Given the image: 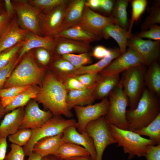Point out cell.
Returning <instances> with one entry per match:
<instances>
[{"label":"cell","instance_id":"obj_1","mask_svg":"<svg viewBox=\"0 0 160 160\" xmlns=\"http://www.w3.org/2000/svg\"><path fill=\"white\" fill-rule=\"evenodd\" d=\"M68 92L63 83L50 71L44 76L35 99L53 116L63 115L70 119L73 114L66 103Z\"/></svg>","mask_w":160,"mask_h":160},{"label":"cell","instance_id":"obj_2","mask_svg":"<svg viewBox=\"0 0 160 160\" xmlns=\"http://www.w3.org/2000/svg\"><path fill=\"white\" fill-rule=\"evenodd\" d=\"M159 114V98L145 88L136 108L127 110L128 130L133 131L147 126Z\"/></svg>","mask_w":160,"mask_h":160},{"label":"cell","instance_id":"obj_3","mask_svg":"<svg viewBox=\"0 0 160 160\" xmlns=\"http://www.w3.org/2000/svg\"><path fill=\"white\" fill-rule=\"evenodd\" d=\"M45 70L39 67L30 51L25 53L20 63L6 81L4 88L13 87L32 86L42 82Z\"/></svg>","mask_w":160,"mask_h":160},{"label":"cell","instance_id":"obj_4","mask_svg":"<svg viewBox=\"0 0 160 160\" xmlns=\"http://www.w3.org/2000/svg\"><path fill=\"white\" fill-rule=\"evenodd\" d=\"M112 135L118 146L122 147L124 152L129 154L128 159L135 156H144L148 146L157 145L155 141L142 137L129 130H124L109 124Z\"/></svg>","mask_w":160,"mask_h":160},{"label":"cell","instance_id":"obj_5","mask_svg":"<svg viewBox=\"0 0 160 160\" xmlns=\"http://www.w3.org/2000/svg\"><path fill=\"white\" fill-rule=\"evenodd\" d=\"M146 69V66L142 64L122 72L120 82L127 98L130 109L136 108L145 88L144 78Z\"/></svg>","mask_w":160,"mask_h":160},{"label":"cell","instance_id":"obj_6","mask_svg":"<svg viewBox=\"0 0 160 160\" xmlns=\"http://www.w3.org/2000/svg\"><path fill=\"white\" fill-rule=\"evenodd\" d=\"M108 96V108L105 116L106 121L118 128L128 130L126 114L129 102L120 82Z\"/></svg>","mask_w":160,"mask_h":160},{"label":"cell","instance_id":"obj_7","mask_svg":"<svg viewBox=\"0 0 160 160\" xmlns=\"http://www.w3.org/2000/svg\"><path fill=\"white\" fill-rule=\"evenodd\" d=\"M76 121L74 119H67L62 116H53L41 127L31 129L30 139L23 148L25 156H29L33 152L35 143L41 139L55 136L63 133L68 127L76 126Z\"/></svg>","mask_w":160,"mask_h":160},{"label":"cell","instance_id":"obj_8","mask_svg":"<svg viewBox=\"0 0 160 160\" xmlns=\"http://www.w3.org/2000/svg\"><path fill=\"white\" fill-rule=\"evenodd\" d=\"M85 130L92 140L96 153L95 160H102L106 148L116 143L112 135L109 124L103 116L89 123Z\"/></svg>","mask_w":160,"mask_h":160},{"label":"cell","instance_id":"obj_9","mask_svg":"<svg viewBox=\"0 0 160 160\" xmlns=\"http://www.w3.org/2000/svg\"><path fill=\"white\" fill-rule=\"evenodd\" d=\"M69 1L65 0L52 9L41 12L39 16L41 34L54 38L57 36L60 32Z\"/></svg>","mask_w":160,"mask_h":160},{"label":"cell","instance_id":"obj_10","mask_svg":"<svg viewBox=\"0 0 160 160\" xmlns=\"http://www.w3.org/2000/svg\"><path fill=\"white\" fill-rule=\"evenodd\" d=\"M13 2L19 22L23 29L40 36L39 16L42 10L30 5L28 1L15 0Z\"/></svg>","mask_w":160,"mask_h":160},{"label":"cell","instance_id":"obj_11","mask_svg":"<svg viewBox=\"0 0 160 160\" xmlns=\"http://www.w3.org/2000/svg\"><path fill=\"white\" fill-rule=\"evenodd\" d=\"M109 101L105 98L98 103L84 106L74 107L77 118L76 127L80 133L85 131L87 125L90 122L105 116L108 110Z\"/></svg>","mask_w":160,"mask_h":160},{"label":"cell","instance_id":"obj_12","mask_svg":"<svg viewBox=\"0 0 160 160\" xmlns=\"http://www.w3.org/2000/svg\"><path fill=\"white\" fill-rule=\"evenodd\" d=\"M127 46L136 52L146 66L157 61L159 56L160 41L145 40L132 34L128 40Z\"/></svg>","mask_w":160,"mask_h":160},{"label":"cell","instance_id":"obj_13","mask_svg":"<svg viewBox=\"0 0 160 160\" xmlns=\"http://www.w3.org/2000/svg\"><path fill=\"white\" fill-rule=\"evenodd\" d=\"M142 64L144 65L141 58L128 47L124 53L113 60L99 74L101 76L119 75L131 67Z\"/></svg>","mask_w":160,"mask_h":160},{"label":"cell","instance_id":"obj_14","mask_svg":"<svg viewBox=\"0 0 160 160\" xmlns=\"http://www.w3.org/2000/svg\"><path fill=\"white\" fill-rule=\"evenodd\" d=\"M53 116L49 111L41 109L36 101H29L25 108L20 129H33L39 127Z\"/></svg>","mask_w":160,"mask_h":160},{"label":"cell","instance_id":"obj_15","mask_svg":"<svg viewBox=\"0 0 160 160\" xmlns=\"http://www.w3.org/2000/svg\"><path fill=\"white\" fill-rule=\"evenodd\" d=\"M111 24H115L111 17L102 15L84 6L82 18L78 24L102 38L103 29Z\"/></svg>","mask_w":160,"mask_h":160},{"label":"cell","instance_id":"obj_16","mask_svg":"<svg viewBox=\"0 0 160 160\" xmlns=\"http://www.w3.org/2000/svg\"><path fill=\"white\" fill-rule=\"evenodd\" d=\"M64 143H73L85 148L89 153L92 160H95L96 153L92 139L86 132L80 133L74 126L66 128L63 133Z\"/></svg>","mask_w":160,"mask_h":160},{"label":"cell","instance_id":"obj_17","mask_svg":"<svg viewBox=\"0 0 160 160\" xmlns=\"http://www.w3.org/2000/svg\"><path fill=\"white\" fill-rule=\"evenodd\" d=\"M29 31L20 28L15 20L9 22L0 37V53L24 41Z\"/></svg>","mask_w":160,"mask_h":160},{"label":"cell","instance_id":"obj_18","mask_svg":"<svg viewBox=\"0 0 160 160\" xmlns=\"http://www.w3.org/2000/svg\"><path fill=\"white\" fill-rule=\"evenodd\" d=\"M92 48L89 43L60 37L55 38L53 52L57 56L89 52Z\"/></svg>","mask_w":160,"mask_h":160},{"label":"cell","instance_id":"obj_19","mask_svg":"<svg viewBox=\"0 0 160 160\" xmlns=\"http://www.w3.org/2000/svg\"><path fill=\"white\" fill-rule=\"evenodd\" d=\"M24 44L20 49L18 60L31 49L44 48L50 53L53 52L55 43V38L50 36H41L29 32L24 40Z\"/></svg>","mask_w":160,"mask_h":160},{"label":"cell","instance_id":"obj_20","mask_svg":"<svg viewBox=\"0 0 160 160\" xmlns=\"http://www.w3.org/2000/svg\"><path fill=\"white\" fill-rule=\"evenodd\" d=\"M24 112V107H21L5 116L0 124V137L7 138L20 129Z\"/></svg>","mask_w":160,"mask_h":160},{"label":"cell","instance_id":"obj_21","mask_svg":"<svg viewBox=\"0 0 160 160\" xmlns=\"http://www.w3.org/2000/svg\"><path fill=\"white\" fill-rule=\"evenodd\" d=\"M85 1L84 0L69 1L60 32L79 23L82 18Z\"/></svg>","mask_w":160,"mask_h":160},{"label":"cell","instance_id":"obj_22","mask_svg":"<svg viewBox=\"0 0 160 160\" xmlns=\"http://www.w3.org/2000/svg\"><path fill=\"white\" fill-rule=\"evenodd\" d=\"M97 84L84 89L68 92L66 103L69 109L71 110L76 106H84L92 104L95 100L94 92Z\"/></svg>","mask_w":160,"mask_h":160},{"label":"cell","instance_id":"obj_23","mask_svg":"<svg viewBox=\"0 0 160 160\" xmlns=\"http://www.w3.org/2000/svg\"><path fill=\"white\" fill-rule=\"evenodd\" d=\"M63 133L41 139L35 144L33 151L41 157L49 155H56L60 145L64 143Z\"/></svg>","mask_w":160,"mask_h":160},{"label":"cell","instance_id":"obj_24","mask_svg":"<svg viewBox=\"0 0 160 160\" xmlns=\"http://www.w3.org/2000/svg\"><path fill=\"white\" fill-rule=\"evenodd\" d=\"M56 37L69 39L89 44L92 42L99 41L102 39L78 24L62 31Z\"/></svg>","mask_w":160,"mask_h":160},{"label":"cell","instance_id":"obj_25","mask_svg":"<svg viewBox=\"0 0 160 160\" xmlns=\"http://www.w3.org/2000/svg\"><path fill=\"white\" fill-rule=\"evenodd\" d=\"M132 35L127 30L114 24L107 25L102 30V38H113L117 42L121 54L126 52L128 40Z\"/></svg>","mask_w":160,"mask_h":160},{"label":"cell","instance_id":"obj_26","mask_svg":"<svg viewBox=\"0 0 160 160\" xmlns=\"http://www.w3.org/2000/svg\"><path fill=\"white\" fill-rule=\"evenodd\" d=\"M120 81L119 75H100L94 92L95 100L107 97L118 85Z\"/></svg>","mask_w":160,"mask_h":160},{"label":"cell","instance_id":"obj_27","mask_svg":"<svg viewBox=\"0 0 160 160\" xmlns=\"http://www.w3.org/2000/svg\"><path fill=\"white\" fill-rule=\"evenodd\" d=\"M144 75L146 88L159 98L160 95V66L157 61L149 66Z\"/></svg>","mask_w":160,"mask_h":160},{"label":"cell","instance_id":"obj_28","mask_svg":"<svg viewBox=\"0 0 160 160\" xmlns=\"http://www.w3.org/2000/svg\"><path fill=\"white\" fill-rule=\"evenodd\" d=\"M52 73L62 83L67 78L75 76L76 68L67 60L57 56L52 64Z\"/></svg>","mask_w":160,"mask_h":160},{"label":"cell","instance_id":"obj_29","mask_svg":"<svg viewBox=\"0 0 160 160\" xmlns=\"http://www.w3.org/2000/svg\"><path fill=\"white\" fill-rule=\"evenodd\" d=\"M121 54L119 49H112L111 52L109 55L97 62L91 65L82 66L77 68L74 76L86 73H99L113 60Z\"/></svg>","mask_w":160,"mask_h":160},{"label":"cell","instance_id":"obj_30","mask_svg":"<svg viewBox=\"0 0 160 160\" xmlns=\"http://www.w3.org/2000/svg\"><path fill=\"white\" fill-rule=\"evenodd\" d=\"M129 1V0L115 1L110 16L114 20L115 24L127 30L129 27L127 9Z\"/></svg>","mask_w":160,"mask_h":160},{"label":"cell","instance_id":"obj_31","mask_svg":"<svg viewBox=\"0 0 160 160\" xmlns=\"http://www.w3.org/2000/svg\"><path fill=\"white\" fill-rule=\"evenodd\" d=\"M55 156L63 160L73 157L89 156L90 154L85 148L81 146L64 143L59 147Z\"/></svg>","mask_w":160,"mask_h":160},{"label":"cell","instance_id":"obj_32","mask_svg":"<svg viewBox=\"0 0 160 160\" xmlns=\"http://www.w3.org/2000/svg\"><path fill=\"white\" fill-rule=\"evenodd\" d=\"M39 89L32 86L29 89L19 94L11 103L4 108L5 113L26 105L31 99L36 98Z\"/></svg>","mask_w":160,"mask_h":160},{"label":"cell","instance_id":"obj_33","mask_svg":"<svg viewBox=\"0 0 160 160\" xmlns=\"http://www.w3.org/2000/svg\"><path fill=\"white\" fill-rule=\"evenodd\" d=\"M132 131L141 136H148L157 144H160V114L147 126Z\"/></svg>","mask_w":160,"mask_h":160},{"label":"cell","instance_id":"obj_34","mask_svg":"<svg viewBox=\"0 0 160 160\" xmlns=\"http://www.w3.org/2000/svg\"><path fill=\"white\" fill-rule=\"evenodd\" d=\"M160 23V1H154L152 4L149 15L141 26L142 31L148 29L151 26Z\"/></svg>","mask_w":160,"mask_h":160},{"label":"cell","instance_id":"obj_35","mask_svg":"<svg viewBox=\"0 0 160 160\" xmlns=\"http://www.w3.org/2000/svg\"><path fill=\"white\" fill-rule=\"evenodd\" d=\"M58 56L68 61L76 69L92 62L91 55L89 52L78 54H69Z\"/></svg>","mask_w":160,"mask_h":160},{"label":"cell","instance_id":"obj_36","mask_svg":"<svg viewBox=\"0 0 160 160\" xmlns=\"http://www.w3.org/2000/svg\"><path fill=\"white\" fill-rule=\"evenodd\" d=\"M131 18L128 32L132 34L131 31L134 23L137 21L145 10L148 1L146 0H133L132 1Z\"/></svg>","mask_w":160,"mask_h":160},{"label":"cell","instance_id":"obj_37","mask_svg":"<svg viewBox=\"0 0 160 160\" xmlns=\"http://www.w3.org/2000/svg\"><path fill=\"white\" fill-rule=\"evenodd\" d=\"M32 134L31 129H20L15 133L8 136V139L12 143L23 147L28 142Z\"/></svg>","mask_w":160,"mask_h":160},{"label":"cell","instance_id":"obj_38","mask_svg":"<svg viewBox=\"0 0 160 160\" xmlns=\"http://www.w3.org/2000/svg\"><path fill=\"white\" fill-rule=\"evenodd\" d=\"M24 43L23 41L0 53V69L7 65L15 56Z\"/></svg>","mask_w":160,"mask_h":160},{"label":"cell","instance_id":"obj_39","mask_svg":"<svg viewBox=\"0 0 160 160\" xmlns=\"http://www.w3.org/2000/svg\"><path fill=\"white\" fill-rule=\"evenodd\" d=\"M65 0H28L32 6L37 7L42 10L52 9L58 5Z\"/></svg>","mask_w":160,"mask_h":160},{"label":"cell","instance_id":"obj_40","mask_svg":"<svg viewBox=\"0 0 160 160\" xmlns=\"http://www.w3.org/2000/svg\"><path fill=\"white\" fill-rule=\"evenodd\" d=\"M100 76L99 73H86L76 75L74 77L86 87H89L96 84Z\"/></svg>","mask_w":160,"mask_h":160},{"label":"cell","instance_id":"obj_41","mask_svg":"<svg viewBox=\"0 0 160 160\" xmlns=\"http://www.w3.org/2000/svg\"><path fill=\"white\" fill-rule=\"evenodd\" d=\"M15 56L5 66L0 69V89L3 87L12 72L13 68L18 62Z\"/></svg>","mask_w":160,"mask_h":160},{"label":"cell","instance_id":"obj_42","mask_svg":"<svg viewBox=\"0 0 160 160\" xmlns=\"http://www.w3.org/2000/svg\"><path fill=\"white\" fill-rule=\"evenodd\" d=\"M32 86L13 87L0 89V98L5 97H16L21 92L30 88Z\"/></svg>","mask_w":160,"mask_h":160},{"label":"cell","instance_id":"obj_43","mask_svg":"<svg viewBox=\"0 0 160 160\" xmlns=\"http://www.w3.org/2000/svg\"><path fill=\"white\" fill-rule=\"evenodd\" d=\"M136 35L142 39L146 38L160 41V26L157 24L153 25L147 30L142 31Z\"/></svg>","mask_w":160,"mask_h":160},{"label":"cell","instance_id":"obj_44","mask_svg":"<svg viewBox=\"0 0 160 160\" xmlns=\"http://www.w3.org/2000/svg\"><path fill=\"white\" fill-rule=\"evenodd\" d=\"M11 150L6 155L5 160H24L25 156L22 147L12 143L10 146Z\"/></svg>","mask_w":160,"mask_h":160},{"label":"cell","instance_id":"obj_45","mask_svg":"<svg viewBox=\"0 0 160 160\" xmlns=\"http://www.w3.org/2000/svg\"><path fill=\"white\" fill-rule=\"evenodd\" d=\"M62 83L68 92L72 90L81 89L88 87L82 84L74 77L67 78Z\"/></svg>","mask_w":160,"mask_h":160},{"label":"cell","instance_id":"obj_46","mask_svg":"<svg viewBox=\"0 0 160 160\" xmlns=\"http://www.w3.org/2000/svg\"><path fill=\"white\" fill-rule=\"evenodd\" d=\"M144 156L146 160H160V144L148 146Z\"/></svg>","mask_w":160,"mask_h":160},{"label":"cell","instance_id":"obj_47","mask_svg":"<svg viewBox=\"0 0 160 160\" xmlns=\"http://www.w3.org/2000/svg\"><path fill=\"white\" fill-rule=\"evenodd\" d=\"M36 56L39 62L43 65H46L50 62V53L44 48H37L36 52Z\"/></svg>","mask_w":160,"mask_h":160},{"label":"cell","instance_id":"obj_48","mask_svg":"<svg viewBox=\"0 0 160 160\" xmlns=\"http://www.w3.org/2000/svg\"><path fill=\"white\" fill-rule=\"evenodd\" d=\"M111 52V49H108L102 46H97L94 49L92 55L96 58L101 59L109 55Z\"/></svg>","mask_w":160,"mask_h":160},{"label":"cell","instance_id":"obj_49","mask_svg":"<svg viewBox=\"0 0 160 160\" xmlns=\"http://www.w3.org/2000/svg\"><path fill=\"white\" fill-rule=\"evenodd\" d=\"M115 0H100L99 9L110 16Z\"/></svg>","mask_w":160,"mask_h":160},{"label":"cell","instance_id":"obj_50","mask_svg":"<svg viewBox=\"0 0 160 160\" xmlns=\"http://www.w3.org/2000/svg\"><path fill=\"white\" fill-rule=\"evenodd\" d=\"M11 18L7 15L6 12L0 14V37L6 30Z\"/></svg>","mask_w":160,"mask_h":160},{"label":"cell","instance_id":"obj_51","mask_svg":"<svg viewBox=\"0 0 160 160\" xmlns=\"http://www.w3.org/2000/svg\"><path fill=\"white\" fill-rule=\"evenodd\" d=\"M7 143L6 138L0 137V160H4L6 155Z\"/></svg>","mask_w":160,"mask_h":160},{"label":"cell","instance_id":"obj_52","mask_svg":"<svg viewBox=\"0 0 160 160\" xmlns=\"http://www.w3.org/2000/svg\"><path fill=\"white\" fill-rule=\"evenodd\" d=\"M100 0H88L85 1L84 6L94 9H99Z\"/></svg>","mask_w":160,"mask_h":160},{"label":"cell","instance_id":"obj_53","mask_svg":"<svg viewBox=\"0 0 160 160\" xmlns=\"http://www.w3.org/2000/svg\"><path fill=\"white\" fill-rule=\"evenodd\" d=\"M4 1L6 10V12L7 15L11 17L15 10L13 5L10 0H5Z\"/></svg>","mask_w":160,"mask_h":160},{"label":"cell","instance_id":"obj_54","mask_svg":"<svg viewBox=\"0 0 160 160\" xmlns=\"http://www.w3.org/2000/svg\"><path fill=\"white\" fill-rule=\"evenodd\" d=\"M62 160H92L90 156H77L68 158Z\"/></svg>","mask_w":160,"mask_h":160},{"label":"cell","instance_id":"obj_55","mask_svg":"<svg viewBox=\"0 0 160 160\" xmlns=\"http://www.w3.org/2000/svg\"><path fill=\"white\" fill-rule=\"evenodd\" d=\"M28 156L27 160H41L42 158L38 153L33 152Z\"/></svg>","mask_w":160,"mask_h":160},{"label":"cell","instance_id":"obj_56","mask_svg":"<svg viewBox=\"0 0 160 160\" xmlns=\"http://www.w3.org/2000/svg\"><path fill=\"white\" fill-rule=\"evenodd\" d=\"M41 160H62L55 155H49L42 158Z\"/></svg>","mask_w":160,"mask_h":160},{"label":"cell","instance_id":"obj_57","mask_svg":"<svg viewBox=\"0 0 160 160\" xmlns=\"http://www.w3.org/2000/svg\"><path fill=\"white\" fill-rule=\"evenodd\" d=\"M5 113L4 107H3L1 104L0 99V119Z\"/></svg>","mask_w":160,"mask_h":160}]
</instances>
